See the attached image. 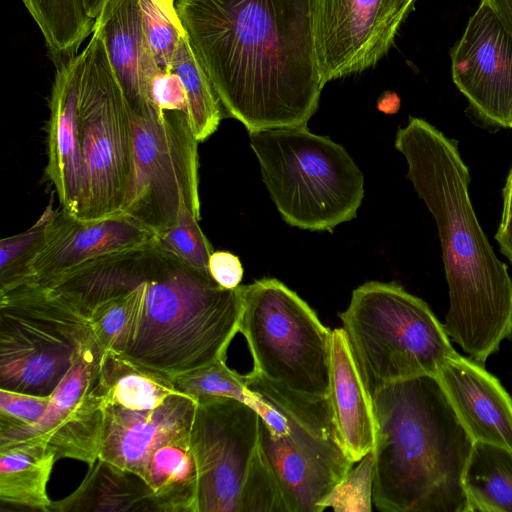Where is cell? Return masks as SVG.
Masks as SVG:
<instances>
[{"instance_id": "8", "label": "cell", "mask_w": 512, "mask_h": 512, "mask_svg": "<svg viewBox=\"0 0 512 512\" xmlns=\"http://www.w3.org/2000/svg\"><path fill=\"white\" fill-rule=\"evenodd\" d=\"M97 345L89 318L50 288L0 293V389L51 396Z\"/></svg>"}, {"instance_id": "25", "label": "cell", "mask_w": 512, "mask_h": 512, "mask_svg": "<svg viewBox=\"0 0 512 512\" xmlns=\"http://www.w3.org/2000/svg\"><path fill=\"white\" fill-rule=\"evenodd\" d=\"M143 478L158 512H198V471L190 435L155 449Z\"/></svg>"}, {"instance_id": "38", "label": "cell", "mask_w": 512, "mask_h": 512, "mask_svg": "<svg viewBox=\"0 0 512 512\" xmlns=\"http://www.w3.org/2000/svg\"><path fill=\"white\" fill-rule=\"evenodd\" d=\"M495 238L499 244L501 252L512 263V216L505 222L500 223Z\"/></svg>"}, {"instance_id": "36", "label": "cell", "mask_w": 512, "mask_h": 512, "mask_svg": "<svg viewBox=\"0 0 512 512\" xmlns=\"http://www.w3.org/2000/svg\"><path fill=\"white\" fill-rule=\"evenodd\" d=\"M208 268L212 279L226 289L238 287L243 278V266L239 258L228 251H213Z\"/></svg>"}, {"instance_id": "40", "label": "cell", "mask_w": 512, "mask_h": 512, "mask_svg": "<svg viewBox=\"0 0 512 512\" xmlns=\"http://www.w3.org/2000/svg\"><path fill=\"white\" fill-rule=\"evenodd\" d=\"M510 216H512V169L503 189V209L500 223L505 222Z\"/></svg>"}, {"instance_id": "28", "label": "cell", "mask_w": 512, "mask_h": 512, "mask_svg": "<svg viewBox=\"0 0 512 512\" xmlns=\"http://www.w3.org/2000/svg\"><path fill=\"white\" fill-rule=\"evenodd\" d=\"M178 392L202 398H232L260 409V402L247 386L246 375L230 369L225 359H218L200 368L172 376Z\"/></svg>"}, {"instance_id": "37", "label": "cell", "mask_w": 512, "mask_h": 512, "mask_svg": "<svg viewBox=\"0 0 512 512\" xmlns=\"http://www.w3.org/2000/svg\"><path fill=\"white\" fill-rule=\"evenodd\" d=\"M488 5L512 36V0H481Z\"/></svg>"}, {"instance_id": "34", "label": "cell", "mask_w": 512, "mask_h": 512, "mask_svg": "<svg viewBox=\"0 0 512 512\" xmlns=\"http://www.w3.org/2000/svg\"><path fill=\"white\" fill-rule=\"evenodd\" d=\"M50 396L0 389V431L30 425L45 413Z\"/></svg>"}, {"instance_id": "33", "label": "cell", "mask_w": 512, "mask_h": 512, "mask_svg": "<svg viewBox=\"0 0 512 512\" xmlns=\"http://www.w3.org/2000/svg\"><path fill=\"white\" fill-rule=\"evenodd\" d=\"M239 512H288L276 479L259 448L242 488Z\"/></svg>"}, {"instance_id": "19", "label": "cell", "mask_w": 512, "mask_h": 512, "mask_svg": "<svg viewBox=\"0 0 512 512\" xmlns=\"http://www.w3.org/2000/svg\"><path fill=\"white\" fill-rule=\"evenodd\" d=\"M93 28L102 38L131 112L142 115L158 110L151 90L160 70L145 35L139 0H109Z\"/></svg>"}, {"instance_id": "23", "label": "cell", "mask_w": 512, "mask_h": 512, "mask_svg": "<svg viewBox=\"0 0 512 512\" xmlns=\"http://www.w3.org/2000/svg\"><path fill=\"white\" fill-rule=\"evenodd\" d=\"M97 388L105 404L129 410H150L178 393L172 376L106 348L102 351Z\"/></svg>"}, {"instance_id": "10", "label": "cell", "mask_w": 512, "mask_h": 512, "mask_svg": "<svg viewBox=\"0 0 512 512\" xmlns=\"http://www.w3.org/2000/svg\"><path fill=\"white\" fill-rule=\"evenodd\" d=\"M239 332L253 370L291 390L329 394L332 331L296 292L275 278L241 285Z\"/></svg>"}, {"instance_id": "31", "label": "cell", "mask_w": 512, "mask_h": 512, "mask_svg": "<svg viewBox=\"0 0 512 512\" xmlns=\"http://www.w3.org/2000/svg\"><path fill=\"white\" fill-rule=\"evenodd\" d=\"M198 221L199 219L192 211L182 205L176 224L165 232L155 235L154 241L161 249L173 254L205 276L211 277L208 262L213 248Z\"/></svg>"}, {"instance_id": "20", "label": "cell", "mask_w": 512, "mask_h": 512, "mask_svg": "<svg viewBox=\"0 0 512 512\" xmlns=\"http://www.w3.org/2000/svg\"><path fill=\"white\" fill-rule=\"evenodd\" d=\"M55 65L49 96L45 176L54 186L60 208L76 217L82 187L78 132L80 52Z\"/></svg>"}, {"instance_id": "22", "label": "cell", "mask_w": 512, "mask_h": 512, "mask_svg": "<svg viewBox=\"0 0 512 512\" xmlns=\"http://www.w3.org/2000/svg\"><path fill=\"white\" fill-rule=\"evenodd\" d=\"M54 512H158L154 495L139 474L97 459L80 486L52 502Z\"/></svg>"}, {"instance_id": "30", "label": "cell", "mask_w": 512, "mask_h": 512, "mask_svg": "<svg viewBox=\"0 0 512 512\" xmlns=\"http://www.w3.org/2000/svg\"><path fill=\"white\" fill-rule=\"evenodd\" d=\"M147 41L160 71H170L185 34L174 0H139Z\"/></svg>"}, {"instance_id": "2", "label": "cell", "mask_w": 512, "mask_h": 512, "mask_svg": "<svg viewBox=\"0 0 512 512\" xmlns=\"http://www.w3.org/2000/svg\"><path fill=\"white\" fill-rule=\"evenodd\" d=\"M314 0H176L226 116L248 132L307 126L324 87Z\"/></svg>"}, {"instance_id": "24", "label": "cell", "mask_w": 512, "mask_h": 512, "mask_svg": "<svg viewBox=\"0 0 512 512\" xmlns=\"http://www.w3.org/2000/svg\"><path fill=\"white\" fill-rule=\"evenodd\" d=\"M55 460V452L42 442L0 447L1 502L48 512L47 485Z\"/></svg>"}, {"instance_id": "43", "label": "cell", "mask_w": 512, "mask_h": 512, "mask_svg": "<svg viewBox=\"0 0 512 512\" xmlns=\"http://www.w3.org/2000/svg\"><path fill=\"white\" fill-rule=\"evenodd\" d=\"M174 1H176V0H174Z\"/></svg>"}, {"instance_id": "39", "label": "cell", "mask_w": 512, "mask_h": 512, "mask_svg": "<svg viewBox=\"0 0 512 512\" xmlns=\"http://www.w3.org/2000/svg\"><path fill=\"white\" fill-rule=\"evenodd\" d=\"M377 108L386 114H394L400 108V98L396 93L386 91L379 98Z\"/></svg>"}, {"instance_id": "17", "label": "cell", "mask_w": 512, "mask_h": 512, "mask_svg": "<svg viewBox=\"0 0 512 512\" xmlns=\"http://www.w3.org/2000/svg\"><path fill=\"white\" fill-rule=\"evenodd\" d=\"M196 406L194 397L181 392L150 410L105 404L99 459L143 477L155 449L190 435Z\"/></svg>"}, {"instance_id": "21", "label": "cell", "mask_w": 512, "mask_h": 512, "mask_svg": "<svg viewBox=\"0 0 512 512\" xmlns=\"http://www.w3.org/2000/svg\"><path fill=\"white\" fill-rule=\"evenodd\" d=\"M328 398L339 441L356 463L375 447L376 420L371 395L343 328L332 330Z\"/></svg>"}, {"instance_id": "15", "label": "cell", "mask_w": 512, "mask_h": 512, "mask_svg": "<svg viewBox=\"0 0 512 512\" xmlns=\"http://www.w3.org/2000/svg\"><path fill=\"white\" fill-rule=\"evenodd\" d=\"M455 85L487 123L512 124V36L481 2L450 52Z\"/></svg>"}, {"instance_id": "14", "label": "cell", "mask_w": 512, "mask_h": 512, "mask_svg": "<svg viewBox=\"0 0 512 512\" xmlns=\"http://www.w3.org/2000/svg\"><path fill=\"white\" fill-rule=\"evenodd\" d=\"M100 345L89 350L65 375L36 422L0 431V447L35 441L48 445L56 459L88 463L99 458L104 429V398L97 388Z\"/></svg>"}, {"instance_id": "16", "label": "cell", "mask_w": 512, "mask_h": 512, "mask_svg": "<svg viewBox=\"0 0 512 512\" xmlns=\"http://www.w3.org/2000/svg\"><path fill=\"white\" fill-rule=\"evenodd\" d=\"M154 237L125 214L84 221L58 208L30 264L27 284L45 285L88 260L144 245Z\"/></svg>"}, {"instance_id": "29", "label": "cell", "mask_w": 512, "mask_h": 512, "mask_svg": "<svg viewBox=\"0 0 512 512\" xmlns=\"http://www.w3.org/2000/svg\"><path fill=\"white\" fill-rule=\"evenodd\" d=\"M55 213L51 199L33 226L0 240V293L28 283L30 264L45 240Z\"/></svg>"}, {"instance_id": "12", "label": "cell", "mask_w": 512, "mask_h": 512, "mask_svg": "<svg viewBox=\"0 0 512 512\" xmlns=\"http://www.w3.org/2000/svg\"><path fill=\"white\" fill-rule=\"evenodd\" d=\"M258 412L232 398L197 400L190 446L198 471V512H239L259 448Z\"/></svg>"}, {"instance_id": "3", "label": "cell", "mask_w": 512, "mask_h": 512, "mask_svg": "<svg viewBox=\"0 0 512 512\" xmlns=\"http://www.w3.org/2000/svg\"><path fill=\"white\" fill-rule=\"evenodd\" d=\"M395 147L437 226L449 290L446 332L484 365L512 335V279L473 209L468 167L457 142L421 118L398 129Z\"/></svg>"}, {"instance_id": "11", "label": "cell", "mask_w": 512, "mask_h": 512, "mask_svg": "<svg viewBox=\"0 0 512 512\" xmlns=\"http://www.w3.org/2000/svg\"><path fill=\"white\" fill-rule=\"evenodd\" d=\"M131 118L134 171L122 214L155 235L176 224L182 205L200 220L199 142L188 115L156 110Z\"/></svg>"}, {"instance_id": "27", "label": "cell", "mask_w": 512, "mask_h": 512, "mask_svg": "<svg viewBox=\"0 0 512 512\" xmlns=\"http://www.w3.org/2000/svg\"><path fill=\"white\" fill-rule=\"evenodd\" d=\"M171 70L184 87L193 135L198 142H203L216 132L225 112L186 32L177 46Z\"/></svg>"}, {"instance_id": "18", "label": "cell", "mask_w": 512, "mask_h": 512, "mask_svg": "<svg viewBox=\"0 0 512 512\" xmlns=\"http://www.w3.org/2000/svg\"><path fill=\"white\" fill-rule=\"evenodd\" d=\"M437 379L474 442L512 451V399L497 378L456 352L442 364Z\"/></svg>"}, {"instance_id": "26", "label": "cell", "mask_w": 512, "mask_h": 512, "mask_svg": "<svg viewBox=\"0 0 512 512\" xmlns=\"http://www.w3.org/2000/svg\"><path fill=\"white\" fill-rule=\"evenodd\" d=\"M463 486L468 512H512V451L475 441Z\"/></svg>"}, {"instance_id": "4", "label": "cell", "mask_w": 512, "mask_h": 512, "mask_svg": "<svg viewBox=\"0 0 512 512\" xmlns=\"http://www.w3.org/2000/svg\"><path fill=\"white\" fill-rule=\"evenodd\" d=\"M371 398L373 505L383 512H468L463 476L474 440L437 377L390 383Z\"/></svg>"}, {"instance_id": "41", "label": "cell", "mask_w": 512, "mask_h": 512, "mask_svg": "<svg viewBox=\"0 0 512 512\" xmlns=\"http://www.w3.org/2000/svg\"><path fill=\"white\" fill-rule=\"evenodd\" d=\"M87 16L93 20L97 18L109 0H80Z\"/></svg>"}, {"instance_id": "5", "label": "cell", "mask_w": 512, "mask_h": 512, "mask_svg": "<svg viewBox=\"0 0 512 512\" xmlns=\"http://www.w3.org/2000/svg\"><path fill=\"white\" fill-rule=\"evenodd\" d=\"M249 390L260 401L259 450L288 512H321L353 467L337 435L327 397L306 395L252 370Z\"/></svg>"}, {"instance_id": "9", "label": "cell", "mask_w": 512, "mask_h": 512, "mask_svg": "<svg viewBox=\"0 0 512 512\" xmlns=\"http://www.w3.org/2000/svg\"><path fill=\"white\" fill-rule=\"evenodd\" d=\"M78 132L82 187L75 218L122 214L134 171L131 111L95 28L80 51Z\"/></svg>"}, {"instance_id": "7", "label": "cell", "mask_w": 512, "mask_h": 512, "mask_svg": "<svg viewBox=\"0 0 512 512\" xmlns=\"http://www.w3.org/2000/svg\"><path fill=\"white\" fill-rule=\"evenodd\" d=\"M340 318L370 395L390 383L437 377L456 353L428 304L395 282L357 287Z\"/></svg>"}, {"instance_id": "42", "label": "cell", "mask_w": 512, "mask_h": 512, "mask_svg": "<svg viewBox=\"0 0 512 512\" xmlns=\"http://www.w3.org/2000/svg\"><path fill=\"white\" fill-rule=\"evenodd\" d=\"M510 128H512V124L510 125Z\"/></svg>"}, {"instance_id": "32", "label": "cell", "mask_w": 512, "mask_h": 512, "mask_svg": "<svg viewBox=\"0 0 512 512\" xmlns=\"http://www.w3.org/2000/svg\"><path fill=\"white\" fill-rule=\"evenodd\" d=\"M351 468L323 502L324 510L370 512L373 505L374 457L370 452Z\"/></svg>"}, {"instance_id": "13", "label": "cell", "mask_w": 512, "mask_h": 512, "mask_svg": "<svg viewBox=\"0 0 512 512\" xmlns=\"http://www.w3.org/2000/svg\"><path fill=\"white\" fill-rule=\"evenodd\" d=\"M415 0H314L313 27L323 85L373 67L394 44Z\"/></svg>"}, {"instance_id": "6", "label": "cell", "mask_w": 512, "mask_h": 512, "mask_svg": "<svg viewBox=\"0 0 512 512\" xmlns=\"http://www.w3.org/2000/svg\"><path fill=\"white\" fill-rule=\"evenodd\" d=\"M267 190L284 221L329 231L352 220L364 198V176L340 144L307 126L249 132Z\"/></svg>"}, {"instance_id": "35", "label": "cell", "mask_w": 512, "mask_h": 512, "mask_svg": "<svg viewBox=\"0 0 512 512\" xmlns=\"http://www.w3.org/2000/svg\"><path fill=\"white\" fill-rule=\"evenodd\" d=\"M151 98L159 111H181L188 115L184 87L172 70L158 73L152 84Z\"/></svg>"}, {"instance_id": "1", "label": "cell", "mask_w": 512, "mask_h": 512, "mask_svg": "<svg viewBox=\"0 0 512 512\" xmlns=\"http://www.w3.org/2000/svg\"><path fill=\"white\" fill-rule=\"evenodd\" d=\"M88 317L104 349L170 376L218 359L239 332L241 285L226 289L158 247L103 255L47 284Z\"/></svg>"}]
</instances>
